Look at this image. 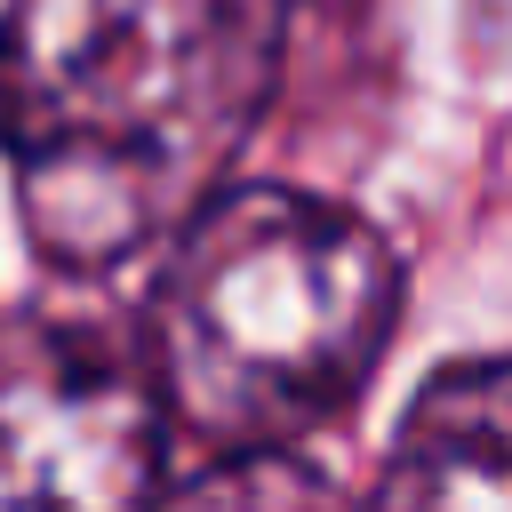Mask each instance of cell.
<instances>
[{
  "label": "cell",
  "mask_w": 512,
  "mask_h": 512,
  "mask_svg": "<svg viewBox=\"0 0 512 512\" xmlns=\"http://www.w3.org/2000/svg\"><path fill=\"white\" fill-rule=\"evenodd\" d=\"M512 424H504V360H456L440 368L392 440V464L376 480V504H472V512H504L512 472H504Z\"/></svg>",
  "instance_id": "obj_4"
},
{
  "label": "cell",
  "mask_w": 512,
  "mask_h": 512,
  "mask_svg": "<svg viewBox=\"0 0 512 512\" xmlns=\"http://www.w3.org/2000/svg\"><path fill=\"white\" fill-rule=\"evenodd\" d=\"M160 456L144 320L56 296L0 320V504H136L160 488Z\"/></svg>",
  "instance_id": "obj_3"
},
{
  "label": "cell",
  "mask_w": 512,
  "mask_h": 512,
  "mask_svg": "<svg viewBox=\"0 0 512 512\" xmlns=\"http://www.w3.org/2000/svg\"><path fill=\"white\" fill-rule=\"evenodd\" d=\"M144 344L168 432L200 448H296L360 400L392 344L400 264L320 192H208L176 232Z\"/></svg>",
  "instance_id": "obj_2"
},
{
  "label": "cell",
  "mask_w": 512,
  "mask_h": 512,
  "mask_svg": "<svg viewBox=\"0 0 512 512\" xmlns=\"http://www.w3.org/2000/svg\"><path fill=\"white\" fill-rule=\"evenodd\" d=\"M16 128V64H8V32H0V144Z\"/></svg>",
  "instance_id": "obj_5"
},
{
  "label": "cell",
  "mask_w": 512,
  "mask_h": 512,
  "mask_svg": "<svg viewBox=\"0 0 512 512\" xmlns=\"http://www.w3.org/2000/svg\"><path fill=\"white\" fill-rule=\"evenodd\" d=\"M288 40V0H16L24 232L56 272L160 248L232 168Z\"/></svg>",
  "instance_id": "obj_1"
}]
</instances>
